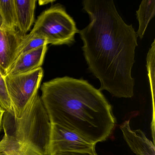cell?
<instances>
[{
  "label": "cell",
  "mask_w": 155,
  "mask_h": 155,
  "mask_svg": "<svg viewBox=\"0 0 155 155\" xmlns=\"http://www.w3.org/2000/svg\"><path fill=\"white\" fill-rule=\"evenodd\" d=\"M3 21L2 19V17L1 13H0V29H3Z\"/></svg>",
  "instance_id": "21"
},
{
  "label": "cell",
  "mask_w": 155,
  "mask_h": 155,
  "mask_svg": "<svg viewBox=\"0 0 155 155\" xmlns=\"http://www.w3.org/2000/svg\"><path fill=\"white\" fill-rule=\"evenodd\" d=\"M155 0H144L141 2L137 11V19L139 22V28L137 37L142 39L147 27L151 19L155 16Z\"/></svg>",
  "instance_id": "11"
},
{
  "label": "cell",
  "mask_w": 155,
  "mask_h": 155,
  "mask_svg": "<svg viewBox=\"0 0 155 155\" xmlns=\"http://www.w3.org/2000/svg\"><path fill=\"white\" fill-rule=\"evenodd\" d=\"M120 128L125 141L136 155H155L154 142L148 139L141 130L132 129L129 120L123 122Z\"/></svg>",
  "instance_id": "8"
},
{
  "label": "cell",
  "mask_w": 155,
  "mask_h": 155,
  "mask_svg": "<svg viewBox=\"0 0 155 155\" xmlns=\"http://www.w3.org/2000/svg\"><path fill=\"white\" fill-rule=\"evenodd\" d=\"M91 143L73 130L51 124L49 155L61 152H87L95 150Z\"/></svg>",
  "instance_id": "6"
},
{
  "label": "cell",
  "mask_w": 155,
  "mask_h": 155,
  "mask_svg": "<svg viewBox=\"0 0 155 155\" xmlns=\"http://www.w3.org/2000/svg\"><path fill=\"white\" fill-rule=\"evenodd\" d=\"M5 110L3 109L0 107V132L1 131L2 128V119H3V117L5 114Z\"/></svg>",
  "instance_id": "19"
},
{
  "label": "cell",
  "mask_w": 155,
  "mask_h": 155,
  "mask_svg": "<svg viewBox=\"0 0 155 155\" xmlns=\"http://www.w3.org/2000/svg\"><path fill=\"white\" fill-rule=\"evenodd\" d=\"M17 18V29L26 36L34 21L36 0H14Z\"/></svg>",
  "instance_id": "10"
},
{
  "label": "cell",
  "mask_w": 155,
  "mask_h": 155,
  "mask_svg": "<svg viewBox=\"0 0 155 155\" xmlns=\"http://www.w3.org/2000/svg\"><path fill=\"white\" fill-rule=\"evenodd\" d=\"M15 121V133L12 135L16 141L43 155H49L51 123L38 94L21 117Z\"/></svg>",
  "instance_id": "3"
},
{
  "label": "cell",
  "mask_w": 155,
  "mask_h": 155,
  "mask_svg": "<svg viewBox=\"0 0 155 155\" xmlns=\"http://www.w3.org/2000/svg\"><path fill=\"white\" fill-rule=\"evenodd\" d=\"M155 40L153 41L151 48L149 51L147 58V69L150 83L151 91L154 93L155 90Z\"/></svg>",
  "instance_id": "15"
},
{
  "label": "cell",
  "mask_w": 155,
  "mask_h": 155,
  "mask_svg": "<svg viewBox=\"0 0 155 155\" xmlns=\"http://www.w3.org/2000/svg\"><path fill=\"white\" fill-rule=\"evenodd\" d=\"M3 128L5 134L2 140L0 141V155H7L6 150L8 144V134L6 128L4 127Z\"/></svg>",
  "instance_id": "17"
},
{
  "label": "cell",
  "mask_w": 155,
  "mask_h": 155,
  "mask_svg": "<svg viewBox=\"0 0 155 155\" xmlns=\"http://www.w3.org/2000/svg\"><path fill=\"white\" fill-rule=\"evenodd\" d=\"M79 32L76 23L65 9L56 5L43 12L38 18L31 35L45 38L48 44L70 45Z\"/></svg>",
  "instance_id": "4"
},
{
  "label": "cell",
  "mask_w": 155,
  "mask_h": 155,
  "mask_svg": "<svg viewBox=\"0 0 155 155\" xmlns=\"http://www.w3.org/2000/svg\"><path fill=\"white\" fill-rule=\"evenodd\" d=\"M48 45L47 40L41 36L30 34L26 35L18 48L15 60L26 52Z\"/></svg>",
  "instance_id": "13"
},
{
  "label": "cell",
  "mask_w": 155,
  "mask_h": 155,
  "mask_svg": "<svg viewBox=\"0 0 155 155\" xmlns=\"http://www.w3.org/2000/svg\"><path fill=\"white\" fill-rule=\"evenodd\" d=\"M25 36L17 30L0 29V71L4 77L15 61L18 48Z\"/></svg>",
  "instance_id": "7"
},
{
  "label": "cell",
  "mask_w": 155,
  "mask_h": 155,
  "mask_svg": "<svg viewBox=\"0 0 155 155\" xmlns=\"http://www.w3.org/2000/svg\"><path fill=\"white\" fill-rule=\"evenodd\" d=\"M18 143V155H44L34 150L29 146Z\"/></svg>",
  "instance_id": "16"
},
{
  "label": "cell",
  "mask_w": 155,
  "mask_h": 155,
  "mask_svg": "<svg viewBox=\"0 0 155 155\" xmlns=\"http://www.w3.org/2000/svg\"><path fill=\"white\" fill-rule=\"evenodd\" d=\"M0 13L3 19V29L17 30L14 0H0Z\"/></svg>",
  "instance_id": "12"
},
{
  "label": "cell",
  "mask_w": 155,
  "mask_h": 155,
  "mask_svg": "<svg viewBox=\"0 0 155 155\" xmlns=\"http://www.w3.org/2000/svg\"><path fill=\"white\" fill-rule=\"evenodd\" d=\"M41 91L51 124L73 130L96 145L112 134L116 125L112 107L87 81L56 78L44 82Z\"/></svg>",
  "instance_id": "2"
},
{
  "label": "cell",
  "mask_w": 155,
  "mask_h": 155,
  "mask_svg": "<svg viewBox=\"0 0 155 155\" xmlns=\"http://www.w3.org/2000/svg\"><path fill=\"white\" fill-rule=\"evenodd\" d=\"M48 45L20 56L13 62L6 76H12L32 71L41 68L43 64Z\"/></svg>",
  "instance_id": "9"
},
{
  "label": "cell",
  "mask_w": 155,
  "mask_h": 155,
  "mask_svg": "<svg viewBox=\"0 0 155 155\" xmlns=\"http://www.w3.org/2000/svg\"><path fill=\"white\" fill-rule=\"evenodd\" d=\"M82 4L90 22L78 32L89 69L100 81L99 90L116 97H132L131 70L138 46L134 28L123 21L113 0H85Z\"/></svg>",
  "instance_id": "1"
},
{
  "label": "cell",
  "mask_w": 155,
  "mask_h": 155,
  "mask_svg": "<svg viewBox=\"0 0 155 155\" xmlns=\"http://www.w3.org/2000/svg\"><path fill=\"white\" fill-rule=\"evenodd\" d=\"M54 2H55V1H46L45 0V1H39L38 2L40 5H44L49 3H52Z\"/></svg>",
  "instance_id": "20"
},
{
  "label": "cell",
  "mask_w": 155,
  "mask_h": 155,
  "mask_svg": "<svg viewBox=\"0 0 155 155\" xmlns=\"http://www.w3.org/2000/svg\"><path fill=\"white\" fill-rule=\"evenodd\" d=\"M43 76V70L41 67L26 73L5 76L15 119L21 117L38 95Z\"/></svg>",
  "instance_id": "5"
},
{
  "label": "cell",
  "mask_w": 155,
  "mask_h": 155,
  "mask_svg": "<svg viewBox=\"0 0 155 155\" xmlns=\"http://www.w3.org/2000/svg\"><path fill=\"white\" fill-rule=\"evenodd\" d=\"M0 107L14 116L13 108L6 86L5 78L0 71Z\"/></svg>",
  "instance_id": "14"
},
{
  "label": "cell",
  "mask_w": 155,
  "mask_h": 155,
  "mask_svg": "<svg viewBox=\"0 0 155 155\" xmlns=\"http://www.w3.org/2000/svg\"><path fill=\"white\" fill-rule=\"evenodd\" d=\"M53 155H98L96 153L95 150L87 151V152H61L56 153Z\"/></svg>",
  "instance_id": "18"
}]
</instances>
